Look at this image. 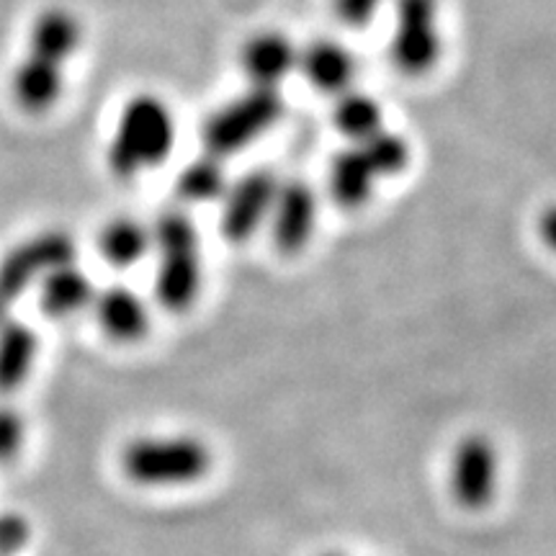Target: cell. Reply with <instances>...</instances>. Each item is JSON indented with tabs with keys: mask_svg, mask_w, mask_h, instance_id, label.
<instances>
[{
	"mask_svg": "<svg viewBox=\"0 0 556 556\" xmlns=\"http://www.w3.org/2000/svg\"><path fill=\"white\" fill-rule=\"evenodd\" d=\"M176 116L155 93H137L124 103L109 139L106 163L119 180L155 170L176 148Z\"/></svg>",
	"mask_w": 556,
	"mask_h": 556,
	"instance_id": "6da1fadb",
	"label": "cell"
},
{
	"mask_svg": "<svg viewBox=\"0 0 556 556\" xmlns=\"http://www.w3.org/2000/svg\"><path fill=\"white\" fill-rule=\"evenodd\" d=\"M155 250V299L168 312H189L201 294L199 229L184 206L165 208L150 225Z\"/></svg>",
	"mask_w": 556,
	"mask_h": 556,
	"instance_id": "7a4b0ae2",
	"label": "cell"
},
{
	"mask_svg": "<svg viewBox=\"0 0 556 556\" xmlns=\"http://www.w3.org/2000/svg\"><path fill=\"white\" fill-rule=\"evenodd\" d=\"M283 96L278 88L248 86L242 93L214 109L201 124V144L206 155L219 160L238 155L281 122Z\"/></svg>",
	"mask_w": 556,
	"mask_h": 556,
	"instance_id": "3957f363",
	"label": "cell"
},
{
	"mask_svg": "<svg viewBox=\"0 0 556 556\" xmlns=\"http://www.w3.org/2000/svg\"><path fill=\"white\" fill-rule=\"evenodd\" d=\"M122 469L144 486L191 484L208 475L212 451L193 435L135 438L122 451Z\"/></svg>",
	"mask_w": 556,
	"mask_h": 556,
	"instance_id": "277c9868",
	"label": "cell"
},
{
	"mask_svg": "<svg viewBox=\"0 0 556 556\" xmlns=\"http://www.w3.org/2000/svg\"><path fill=\"white\" fill-rule=\"evenodd\" d=\"M394 26L389 60L407 78H422L443 54L441 0H392Z\"/></svg>",
	"mask_w": 556,
	"mask_h": 556,
	"instance_id": "5b68a950",
	"label": "cell"
},
{
	"mask_svg": "<svg viewBox=\"0 0 556 556\" xmlns=\"http://www.w3.org/2000/svg\"><path fill=\"white\" fill-rule=\"evenodd\" d=\"M75 263V240L65 229H45L18 242L0 261V323L11 317V304L50 270Z\"/></svg>",
	"mask_w": 556,
	"mask_h": 556,
	"instance_id": "8992f818",
	"label": "cell"
},
{
	"mask_svg": "<svg viewBox=\"0 0 556 556\" xmlns=\"http://www.w3.org/2000/svg\"><path fill=\"white\" fill-rule=\"evenodd\" d=\"M278 176L270 168H255L229 180L222 193L219 232L232 245L253 240L266 227L278 191Z\"/></svg>",
	"mask_w": 556,
	"mask_h": 556,
	"instance_id": "52a82bcc",
	"label": "cell"
},
{
	"mask_svg": "<svg viewBox=\"0 0 556 556\" xmlns=\"http://www.w3.org/2000/svg\"><path fill=\"white\" fill-rule=\"evenodd\" d=\"M317 193L312 184L302 178L278 184L274 206L268 214L270 240L281 255H299L315 238L317 229Z\"/></svg>",
	"mask_w": 556,
	"mask_h": 556,
	"instance_id": "ba28073f",
	"label": "cell"
},
{
	"mask_svg": "<svg viewBox=\"0 0 556 556\" xmlns=\"http://www.w3.org/2000/svg\"><path fill=\"white\" fill-rule=\"evenodd\" d=\"M500 458L490 438L467 435L458 441L451 456V492L467 510H482L492 503L497 490Z\"/></svg>",
	"mask_w": 556,
	"mask_h": 556,
	"instance_id": "9c48e42d",
	"label": "cell"
},
{
	"mask_svg": "<svg viewBox=\"0 0 556 556\" xmlns=\"http://www.w3.org/2000/svg\"><path fill=\"white\" fill-rule=\"evenodd\" d=\"M299 47L278 29L250 34L240 45L238 62L250 86L278 88L291 73H296Z\"/></svg>",
	"mask_w": 556,
	"mask_h": 556,
	"instance_id": "30bf717a",
	"label": "cell"
},
{
	"mask_svg": "<svg viewBox=\"0 0 556 556\" xmlns=\"http://www.w3.org/2000/svg\"><path fill=\"white\" fill-rule=\"evenodd\" d=\"M356 54H353L343 41L319 37L312 39L309 45L299 47L296 58V73L307 80L317 93L336 96L345 93V90L353 88V80H356Z\"/></svg>",
	"mask_w": 556,
	"mask_h": 556,
	"instance_id": "8fae6325",
	"label": "cell"
},
{
	"mask_svg": "<svg viewBox=\"0 0 556 556\" xmlns=\"http://www.w3.org/2000/svg\"><path fill=\"white\" fill-rule=\"evenodd\" d=\"M90 309L99 319L101 330L116 343H137L150 330L148 304L135 289L124 287V283H111V287L96 291Z\"/></svg>",
	"mask_w": 556,
	"mask_h": 556,
	"instance_id": "7c38bea8",
	"label": "cell"
},
{
	"mask_svg": "<svg viewBox=\"0 0 556 556\" xmlns=\"http://www.w3.org/2000/svg\"><path fill=\"white\" fill-rule=\"evenodd\" d=\"M65 90V67L26 52L11 75V93L16 106L29 116H41L58 106Z\"/></svg>",
	"mask_w": 556,
	"mask_h": 556,
	"instance_id": "4fadbf2b",
	"label": "cell"
},
{
	"mask_svg": "<svg viewBox=\"0 0 556 556\" xmlns=\"http://www.w3.org/2000/svg\"><path fill=\"white\" fill-rule=\"evenodd\" d=\"M379 180L381 178L371 168L361 144H348L345 150H340L332 157L328 168V193L340 208L356 212V208H364L371 201Z\"/></svg>",
	"mask_w": 556,
	"mask_h": 556,
	"instance_id": "5bb4252c",
	"label": "cell"
},
{
	"mask_svg": "<svg viewBox=\"0 0 556 556\" xmlns=\"http://www.w3.org/2000/svg\"><path fill=\"white\" fill-rule=\"evenodd\" d=\"M39 287V307L52 319H70L88 309L96 299L93 281L86 270H80L75 263L60 266L41 276Z\"/></svg>",
	"mask_w": 556,
	"mask_h": 556,
	"instance_id": "9a60e30c",
	"label": "cell"
},
{
	"mask_svg": "<svg viewBox=\"0 0 556 556\" xmlns=\"http://www.w3.org/2000/svg\"><path fill=\"white\" fill-rule=\"evenodd\" d=\"M83 45V24L70 9H45L29 29V54L65 67Z\"/></svg>",
	"mask_w": 556,
	"mask_h": 556,
	"instance_id": "2e32d148",
	"label": "cell"
},
{
	"mask_svg": "<svg viewBox=\"0 0 556 556\" xmlns=\"http://www.w3.org/2000/svg\"><path fill=\"white\" fill-rule=\"evenodd\" d=\"M39 353V338L26 323L9 317L0 323V394L18 392L29 379Z\"/></svg>",
	"mask_w": 556,
	"mask_h": 556,
	"instance_id": "e0dca14e",
	"label": "cell"
},
{
	"mask_svg": "<svg viewBox=\"0 0 556 556\" xmlns=\"http://www.w3.org/2000/svg\"><path fill=\"white\" fill-rule=\"evenodd\" d=\"M99 255L116 268H131L152 250L150 225L135 217H114L101 225L99 238H96Z\"/></svg>",
	"mask_w": 556,
	"mask_h": 556,
	"instance_id": "ac0fdd59",
	"label": "cell"
},
{
	"mask_svg": "<svg viewBox=\"0 0 556 556\" xmlns=\"http://www.w3.org/2000/svg\"><path fill=\"white\" fill-rule=\"evenodd\" d=\"M332 127L351 144L366 142L368 137L384 129V109H381L379 99H374L371 93L351 88L336 96V103H332Z\"/></svg>",
	"mask_w": 556,
	"mask_h": 556,
	"instance_id": "d6986e66",
	"label": "cell"
},
{
	"mask_svg": "<svg viewBox=\"0 0 556 556\" xmlns=\"http://www.w3.org/2000/svg\"><path fill=\"white\" fill-rule=\"evenodd\" d=\"M227 173L219 157L201 152L191 163H186L176 176V197L184 206L208 204L222 199L227 189Z\"/></svg>",
	"mask_w": 556,
	"mask_h": 556,
	"instance_id": "ffe728a7",
	"label": "cell"
},
{
	"mask_svg": "<svg viewBox=\"0 0 556 556\" xmlns=\"http://www.w3.org/2000/svg\"><path fill=\"white\" fill-rule=\"evenodd\" d=\"M358 144L381 180L400 176L409 165V160H413V148H409L407 139L387 127Z\"/></svg>",
	"mask_w": 556,
	"mask_h": 556,
	"instance_id": "44dd1931",
	"label": "cell"
},
{
	"mask_svg": "<svg viewBox=\"0 0 556 556\" xmlns=\"http://www.w3.org/2000/svg\"><path fill=\"white\" fill-rule=\"evenodd\" d=\"M26 441L24 415L16 407L0 405V467H9L21 454Z\"/></svg>",
	"mask_w": 556,
	"mask_h": 556,
	"instance_id": "7402d4cb",
	"label": "cell"
},
{
	"mask_svg": "<svg viewBox=\"0 0 556 556\" xmlns=\"http://www.w3.org/2000/svg\"><path fill=\"white\" fill-rule=\"evenodd\" d=\"M31 539V523L16 510H0V556H16Z\"/></svg>",
	"mask_w": 556,
	"mask_h": 556,
	"instance_id": "603a6c76",
	"label": "cell"
},
{
	"mask_svg": "<svg viewBox=\"0 0 556 556\" xmlns=\"http://www.w3.org/2000/svg\"><path fill=\"white\" fill-rule=\"evenodd\" d=\"M384 3L387 0H332V13L348 29H364Z\"/></svg>",
	"mask_w": 556,
	"mask_h": 556,
	"instance_id": "cb8c5ba5",
	"label": "cell"
},
{
	"mask_svg": "<svg viewBox=\"0 0 556 556\" xmlns=\"http://www.w3.org/2000/svg\"><path fill=\"white\" fill-rule=\"evenodd\" d=\"M539 235L544 245L556 253V204H548L539 217Z\"/></svg>",
	"mask_w": 556,
	"mask_h": 556,
	"instance_id": "d4e9b609",
	"label": "cell"
},
{
	"mask_svg": "<svg viewBox=\"0 0 556 556\" xmlns=\"http://www.w3.org/2000/svg\"><path fill=\"white\" fill-rule=\"evenodd\" d=\"M323 556H345V554H340V552H330V554H323Z\"/></svg>",
	"mask_w": 556,
	"mask_h": 556,
	"instance_id": "484cf974",
	"label": "cell"
}]
</instances>
